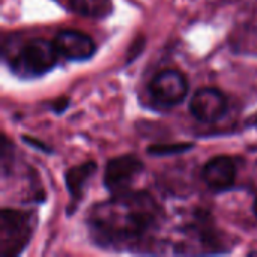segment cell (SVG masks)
<instances>
[{
  "instance_id": "7c38bea8",
  "label": "cell",
  "mask_w": 257,
  "mask_h": 257,
  "mask_svg": "<svg viewBox=\"0 0 257 257\" xmlns=\"http://www.w3.org/2000/svg\"><path fill=\"white\" fill-rule=\"evenodd\" d=\"M253 209H254V214H256V217H257V199H256V202H254V206H253Z\"/></svg>"
},
{
  "instance_id": "9c48e42d",
  "label": "cell",
  "mask_w": 257,
  "mask_h": 257,
  "mask_svg": "<svg viewBox=\"0 0 257 257\" xmlns=\"http://www.w3.org/2000/svg\"><path fill=\"white\" fill-rule=\"evenodd\" d=\"M95 170H96V164L89 161V163L75 166L66 172L65 179H66V188L71 196L72 208H75L78 205V202L81 200L84 187L87 185V182L92 178V175L95 173Z\"/></svg>"
},
{
  "instance_id": "8fae6325",
  "label": "cell",
  "mask_w": 257,
  "mask_h": 257,
  "mask_svg": "<svg viewBox=\"0 0 257 257\" xmlns=\"http://www.w3.org/2000/svg\"><path fill=\"white\" fill-rule=\"evenodd\" d=\"M191 148L190 143H176V145H157V146H151L148 149V152L151 155H173V154H179L184 151H188Z\"/></svg>"
},
{
  "instance_id": "8992f818",
  "label": "cell",
  "mask_w": 257,
  "mask_h": 257,
  "mask_svg": "<svg viewBox=\"0 0 257 257\" xmlns=\"http://www.w3.org/2000/svg\"><path fill=\"white\" fill-rule=\"evenodd\" d=\"M191 114L203 123L220 120L227 111V98L223 92L214 87H202L196 90L190 102Z\"/></svg>"
},
{
  "instance_id": "52a82bcc",
  "label": "cell",
  "mask_w": 257,
  "mask_h": 257,
  "mask_svg": "<svg viewBox=\"0 0 257 257\" xmlns=\"http://www.w3.org/2000/svg\"><path fill=\"white\" fill-rule=\"evenodd\" d=\"M59 54L69 60H87L93 56L96 45L93 39L78 30H62L54 38Z\"/></svg>"
},
{
  "instance_id": "ba28073f",
  "label": "cell",
  "mask_w": 257,
  "mask_h": 257,
  "mask_svg": "<svg viewBox=\"0 0 257 257\" xmlns=\"http://www.w3.org/2000/svg\"><path fill=\"white\" fill-rule=\"evenodd\" d=\"M202 178L211 190L226 191L235 184L236 179L235 161L226 155L215 157L205 164L202 170Z\"/></svg>"
},
{
  "instance_id": "5b68a950",
  "label": "cell",
  "mask_w": 257,
  "mask_h": 257,
  "mask_svg": "<svg viewBox=\"0 0 257 257\" xmlns=\"http://www.w3.org/2000/svg\"><path fill=\"white\" fill-rule=\"evenodd\" d=\"M143 172V163L136 155H122L107 163L104 185L114 196L126 193L130 185Z\"/></svg>"
},
{
  "instance_id": "7a4b0ae2",
  "label": "cell",
  "mask_w": 257,
  "mask_h": 257,
  "mask_svg": "<svg viewBox=\"0 0 257 257\" xmlns=\"http://www.w3.org/2000/svg\"><path fill=\"white\" fill-rule=\"evenodd\" d=\"M57 56L59 51L54 41L30 39L12 57L11 69L21 78L41 77L54 68Z\"/></svg>"
},
{
  "instance_id": "30bf717a",
  "label": "cell",
  "mask_w": 257,
  "mask_h": 257,
  "mask_svg": "<svg viewBox=\"0 0 257 257\" xmlns=\"http://www.w3.org/2000/svg\"><path fill=\"white\" fill-rule=\"evenodd\" d=\"M71 11L87 18H105L113 11L111 0H68Z\"/></svg>"
},
{
  "instance_id": "6da1fadb",
  "label": "cell",
  "mask_w": 257,
  "mask_h": 257,
  "mask_svg": "<svg viewBox=\"0 0 257 257\" xmlns=\"http://www.w3.org/2000/svg\"><path fill=\"white\" fill-rule=\"evenodd\" d=\"M160 208L148 193H122L92 209L89 226L93 239L122 248L142 242L158 224Z\"/></svg>"
},
{
  "instance_id": "3957f363",
  "label": "cell",
  "mask_w": 257,
  "mask_h": 257,
  "mask_svg": "<svg viewBox=\"0 0 257 257\" xmlns=\"http://www.w3.org/2000/svg\"><path fill=\"white\" fill-rule=\"evenodd\" d=\"M33 232V217L30 212L2 209L0 212V256L20 254L27 245Z\"/></svg>"
},
{
  "instance_id": "277c9868",
  "label": "cell",
  "mask_w": 257,
  "mask_h": 257,
  "mask_svg": "<svg viewBox=\"0 0 257 257\" xmlns=\"http://www.w3.org/2000/svg\"><path fill=\"white\" fill-rule=\"evenodd\" d=\"M151 95L157 102L166 107H175L181 104L188 93V81L181 71L163 69L149 84Z\"/></svg>"
}]
</instances>
